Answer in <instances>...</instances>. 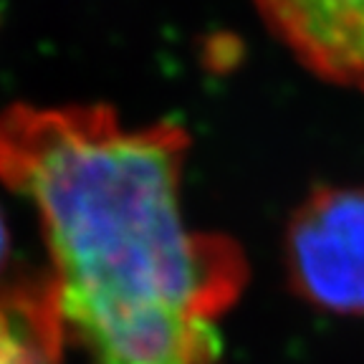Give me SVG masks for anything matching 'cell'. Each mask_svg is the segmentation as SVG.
Listing matches in <instances>:
<instances>
[{
    "label": "cell",
    "instance_id": "6da1fadb",
    "mask_svg": "<svg viewBox=\"0 0 364 364\" xmlns=\"http://www.w3.org/2000/svg\"><path fill=\"white\" fill-rule=\"evenodd\" d=\"M190 139L107 104L0 109V182L38 218L66 336L91 364H218L248 284L235 240L182 208Z\"/></svg>",
    "mask_w": 364,
    "mask_h": 364
},
{
    "label": "cell",
    "instance_id": "7a4b0ae2",
    "mask_svg": "<svg viewBox=\"0 0 364 364\" xmlns=\"http://www.w3.org/2000/svg\"><path fill=\"white\" fill-rule=\"evenodd\" d=\"M286 284L299 301L364 316V185H318L284 230Z\"/></svg>",
    "mask_w": 364,
    "mask_h": 364
},
{
    "label": "cell",
    "instance_id": "3957f363",
    "mask_svg": "<svg viewBox=\"0 0 364 364\" xmlns=\"http://www.w3.org/2000/svg\"><path fill=\"white\" fill-rule=\"evenodd\" d=\"M253 6L311 74L364 91V0H253Z\"/></svg>",
    "mask_w": 364,
    "mask_h": 364
},
{
    "label": "cell",
    "instance_id": "277c9868",
    "mask_svg": "<svg viewBox=\"0 0 364 364\" xmlns=\"http://www.w3.org/2000/svg\"><path fill=\"white\" fill-rule=\"evenodd\" d=\"M66 326L51 279L0 291V364H61Z\"/></svg>",
    "mask_w": 364,
    "mask_h": 364
},
{
    "label": "cell",
    "instance_id": "5b68a950",
    "mask_svg": "<svg viewBox=\"0 0 364 364\" xmlns=\"http://www.w3.org/2000/svg\"><path fill=\"white\" fill-rule=\"evenodd\" d=\"M8 253H11V235H8V225H6V218H3V210H0V268L6 266Z\"/></svg>",
    "mask_w": 364,
    "mask_h": 364
}]
</instances>
